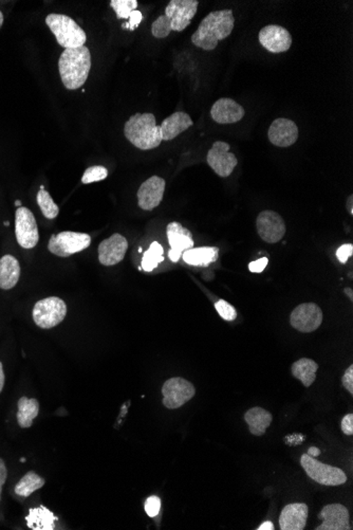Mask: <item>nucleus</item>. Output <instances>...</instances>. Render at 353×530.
<instances>
[{
    "mask_svg": "<svg viewBox=\"0 0 353 530\" xmlns=\"http://www.w3.org/2000/svg\"><path fill=\"white\" fill-rule=\"evenodd\" d=\"M194 125L192 118L186 112H174L161 123L162 140L170 141Z\"/></svg>",
    "mask_w": 353,
    "mask_h": 530,
    "instance_id": "22",
    "label": "nucleus"
},
{
    "mask_svg": "<svg viewBox=\"0 0 353 530\" xmlns=\"http://www.w3.org/2000/svg\"><path fill=\"white\" fill-rule=\"evenodd\" d=\"M166 234H167L168 243L172 248V250L168 252V257L174 263L179 261L180 257L186 251L194 247L192 233L186 228L182 227L181 224L176 221L168 224Z\"/></svg>",
    "mask_w": 353,
    "mask_h": 530,
    "instance_id": "15",
    "label": "nucleus"
},
{
    "mask_svg": "<svg viewBox=\"0 0 353 530\" xmlns=\"http://www.w3.org/2000/svg\"><path fill=\"white\" fill-rule=\"evenodd\" d=\"M111 8L115 10L119 20H128L132 11L138 8L136 0H111Z\"/></svg>",
    "mask_w": 353,
    "mask_h": 530,
    "instance_id": "32",
    "label": "nucleus"
},
{
    "mask_svg": "<svg viewBox=\"0 0 353 530\" xmlns=\"http://www.w3.org/2000/svg\"><path fill=\"white\" fill-rule=\"evenodd\" d=\"M4 24V14L3 12L0 11V28H1V26H3Z\"/></svg>",
    "mask_w": 353,
    "mask_h": 530,
    "instance_id": "47",
    "label": "nucleus"
},
{
    "mask_svg": "<svg viewBox=\"0 0 353 530\" xmlns=\"http://www.w3.org/2000/svg\"><path fill=\"white\" fill-rule=\"evenodd\" d=\"M20 278V266L12 255L0 259V289L10 290L18 284Z\"/></svg>",
    "mask_w": 353,
    "mask_h": 530,
    "instance_id": "23",
    "label": "nucleus"
},
{
    "mask_svg": "<svg viewBox=\"0 0 353 530\" xmlns=\"http://www.w3.org/2000/svg\"><path fill=\"white\" fill-rule=\"evenodd\" d=\"M5 226H10V224L8 221H5Z\"/></svg>",
    "mask_w": 353,
    "mask_h": 530,
    "instance_id": "50",
    "label": "nucleus"
},
{
    "mask_svg": "<svg viewBox=\"0 0 353 530\" xmlns=\"http://www.w3.org/2000/svg\"><path fill=\"white\" fill-rule=\"evenodd\" d=\"M319 519H323V523L316 530H348L349 511L342 504H330L323 507V510L319 515Z\"/></svg>",
    "mask_w": 353,
    "mask_h": 530,
    "instance_id": "20",
    "label": "nucleus"
},
{
    "mask_svg": "<svg viewBox=\"0 0 353 530\" xmlns=\"http://www.w3.org/2000/svg\"><path fill=\"white\" fill-rule=\"evenodd\" d=\"M342 383L345 389L350 394H353V366H349L342 378Z\"/></svg>",
    "mask_w": 353,
    "mask_h": 530,
    "instance_id": "38",
    "label": "nucleus"
},
{
    "mask_svg": "<svg viewBox=\"0 0 353 530\" xmlns=\"http://www.w3.org/2000/svg\"><path fill=\"white\" fill-rule=\"evenodd\" d=\"M260 45L271 53H283L291 48L292 37L289 31L278 25H269L259 31Z\"/></svg>",
    "mask_w": 353,
    "mask_h": 530,
    "instance_id": "14",
    "label": "nucleus"
},
{
    "mask_svg": "<svg viewBox=\"0 0 353 530\" xmlns=\"http://www.w3.org/2000/svg\"><path fill=\"white\" fill-rule=\"evenodd\" d=\"M258 235L268 244H276L285 236L287 228L283 217L274 211H264L256 219Z\"/></svg>",
    "mask_w": 353,
    "mask_h": 530,
    "instance_id": "13",
    "label": "nucleus"
},
{
    "mask_svg": "<svg viewBox=\"0 0 353 530\" xmlns=\"http://www.w3.org/2000/svg\"><path fill=\"white\" fill-rule=\"evenodd\" d=\"M307 454H308V455L312 456V458H316V456H319V454H321V450L317 449V448L312 447L308 450V453Z\"/></svg>",
    "mask_w": 353,
    "mask_h": 530,
    "instance_id": "44",
    "label": "nucleus"
},
{
    "mask_svg": "<svg viewBox=\"0 0 353 530\" xmlns=\"http://www.w3.org/2000/svg\"><path fill=\"white\" fill-rule=\"evenodd\" d=\"M342 431L345 435L353 434V415L348 414L342 418Z\"/></svg>",
    "mask_w": 353,
    "mask_h": 530,
    "instance_id": "40",
    "label": "nucleus"
},
{
    "mask_svg": "<svg viewBox=\"0 0 353 530\" xmlns=\"http://www.w3.org/2000/svg\"><path fill=\"white\" fill-rule=\"evenodd\" d=\"M4 385H5V373H4L3 363L0 362V393L3 392Z\"/></svg>",
    "mask_w": 353,
    "mask_h": 530,
    "instance_id": "42",
    "label": "nucleus"
},
{
    "mask_svg": "<svg viewBox=\"0 0 353 530\" xmlns=\"http://www.w3.org/2000/svg\"><path fill=\"white\" fill-rule=\"evenodd\" d=\"M91 244V238L86 233L65 231L50 238L48 250L56 257H68L85 250Z\"/></svg>",
    "mask_w": 353,
    "mask_h": 530,
    "instance_id": "8",
    "label": "nucleus"
},
{
    "mask_svg": "<svg viewBox=\"0 0 353 530\" xmlns=\"http://www.w3.org/2000/svg\"><path fill=\"white\" fill-rule=\"evenodd\" d=\"M352 244L342 245V246H340V248L338 249V251H336V257H338V261L342 264H346L349 257H352Z\"/></svg>",
    "mask_w": 353,
    "mask_h": 530,
    "instance_id": "36",
    "label": "nucleus"
},
{
    "mask_svg": "<svg viewBox=\"0 0 353 530\" xmlns=\"http://www.w3.org/2000/svg\"><path fill=\"white\" fill-rule=\"evenodd\" d=\"M18 422L20 428L28 429L39 413V403L37 399L22 397L18 400Z\"/></svg>",
    "mask_w": 353,
    "mask_h": 530,
    "instance_id": "27",
    "label": "nucleus"
},
{
    "mask_svg": "<svg viewBox=\"0 0 353 530\" xmlns=\"http://www.w3.org/2000/svg\"><path fill=\"white\" fill-rule=\"evenodd\" d=\"M258 530H273L274 529V525L271 522H264V524L257 528Z\"/></svg>",
    "mask_w": 353,
    "mask_h": 530,
    "instance_id": "43",
    "label": "nucleus"
},
{
    "mask_svg": "<svg viewBox=\"0 0 353 530\" xmlns=\"http://www.w3.org/2000/svg\"><path fill=\"white\" fill-rule=\"evenodd\" d=\"M184 261L188 265L207 266L214 263L218 257V249L212 247L190 249L184 253Z\"/></svg>",
    "mask_w": 353,
    "mask_h": 530,
    "instance_id": "28",
    "label": "nucleus"
},
{
    "mask_svg": "<svg viewBox=\"0 0 353 530\" xmlns=\"http://www.w3.org/2000/svg\"><path fill=\"white\" fill-rule=\"evenodd\" d=\"M245 108L233 98H222L212 106L211 116L219 124H232L243 120Z\"/></svg>",
    "mask_w": 353,
    "mask_h": 530,
    "instance_id": "19",
    "label": "nucleus"
},
{
    "mask_svg": "<svg viewBox=\"0 0 353 530\" xmlns=\"http://www.w3.org/2000/svg\"><path fill=\"white\" fill-rule=\"evenodd\" d=\"M126 139L139 150H149L161 144V127L155 124L153 114H136L130 117L124 127Z\"/></svg>",
    "mask_w": 353,
    "mask_h": 530,
    "instance_id": "4",
    "label": "nucleus"
},
{
    "mask_svg": "<svg viewBox=\"0 0 353 530\" xmlns=\"http://www.w3.org/2000/svg\"><path fill=\"white\" fill-rule=\"evenodd\" d=\"M323 322V311L315 303L298 305L290 316V324L298 332L309 334L315 332Z\"/></svg>",
    "mask_w": 353,
    "mask_h": 530,
    "instance_id": "11",
    "label": "nucleus"
},
{
    "mask_svg": "<svg viewBox=\"0 0 353 530\" xmlns=\"http://www.w3.org/2000/svg\"><path fill=\"white\" fill-rule=\"evenodd\" d=\"M127 249V240L121 234H113L98 246V261L103 266L117 265L123 261Z\"/></svg>",
    "mask_w": 353,
    "mask_h": 530,
    "instance_id": "17",
    "label": "nucleus"
},
{
    "mask_svg": "<svg viewBox=\"0 0 353 530\" xmlns=\"http://www.w3.org/2000/svg\"><path fill=\"white\" fill-rule=\"evenodd\" d=\"M198 0H172L165 14L151 25V33L155 39H165L172 31L181 32L188 28L198 10Z\"/></svg>",
    "mask_w": 353,
    "mask_h": 530,
    "instance_id": "2",
    "label": "nucleus"
},
{
    "mask_svg": "<svg viewBox=\"0 0 353 530\" xmlns=\"http://www.w3.org/2000/svg\"><path fill=\"white\" fill-rule=\"evenodd\" d=\"M300 464L309 477L323 486H340L346 483L347 477L342 469L323 464L316 458L304 454Z\"/></svg>",
    "mask_w": 353,
    "mask_h": 530,
    "instance_id": "7",
    "label": "nucleus"
},
{
    "mask_svg": "<svg viewBox=\"0 0 353 530\" xmlns=\"http://www.w3.org/2000/svg\"><path fill=\"white\" fill-rule=\"evenodd\" d=\"M28 517H26L27 525L32 530H53L54 523L58 517L53 515L47 507L39 506V508H31Z\"/></svg>",
    "mask_w": 353,
    "mask_h": 530,
    "instance_id": "25",
    "label": "nucleus"
},
{
    "mask_svg": "<svg viewBox=\"0 0 353 530\" xmlns=\"http://www.w3.org/2000/svg\"><path fill=\"white\" fill-rule=\"evenodd\" d=\"M32 314L34 323L39 328L50 330L64 321L67 305L60 297H46L35 304Z\"/></svg>",
    "mask_w": 353,
    "mask_h": 530,
    "instance_id": "6",
    "label": "nucleus"
},
{
    "mask_svg": "<svg viewBox=\"0 0 353 530\" xmlns=\"http://www.w3.org/2000/svg\"><path fill=\"white\" fill-rule=\"evenodd\" d=\"M235 26L232 10L211 12L203 18L196 32L193 34L192 43L205 51L216 49L219 41L230 37Z\"/></svg>",
    "mask_w": 353,
    "mask_h": 530,
    "instance_id": "1",
    "label": "nucleus"
},
{
    "mask_svg": "<svg viewBox=\"0 0 353 530\" xmlns=\"http://www.w3.org/2000/svg\"><path fill=\"white\" fill-rule=\"evenodd\" d=\"M162 394H163V400H162L163 406L168 410H176V408H181L194 397L196 389L194 384L186 379L174 377L164 383L162 387Z\"/></svg>",
    "mask_w": 353,
    "mask_h": 530,
    "instance_id": "9",
    "label": "nucleus"
},
{
    "mask_svg": "<svg viewBox=\"0 0 353 530\" xmlns=\"http://www.w3.org/2000/svg\"><path fill=\"white\" fill-rule=\"evenodd\" d=\"M269 259L267 257H262V259H257V261H252L249 265V270L253 273H260L266 269L268 266Z\"/></svg>",
    "mask_w": 353,
    "mask_h": 530,
    "instance_id": "39",
    "label": "nucleus"
},
{
    "mask_svg": "<svg viewBox=\"0 0 353 530\" xmlns=\"http://www.w3.org/2000/svg\"><path fill=\"white\" fill-rule=\"evenodd\" d=\"M268 137L273 146L289 148L297 141V125L289 119H276L269 129Z\"/></svg>",
    "mask_w": 353,
    "mask_h": 530,
    "instance_id": "18",
    "label": "nucleus"
},
{
    "mask_svg": "<svg viewBox=\"0 0 353 530\" xmlns=\"http://www.w3.org/2000/svg\"><path fill=\"white\" fill-rule=\"evenodd\" d=\"M308 513V506L304 503L287 505L279 515V527L281 530L304 529Z\"/></svg>",
    "mask_w": 353,
    "mask_h": 530,
    "instance_id": "21",
    "label": "nucleus"
},
{
    "mask_svg": "<svg viewBox=\"0 0 353 530\" xmlns=\"http://www.w3.org/2000/svg\"><path fill=\"white\" fill-rule=\"evenodd\" d=\"M15 205H16V207H22V201H20V200H16L15 201Z\"/></svg>",
    "mask_w": 353,
    "mask_h": 530,
    "instance_id": "48",
    "label": "nucleus"
},
{
    "mask_svg": "<svg viewBox=\"0 0 353 530\" xmlns=\"http://www.w3.org/2000/svg\"><path fill=\"white\" fill-rule=\"evenodd\" d=\"M60 79L69 90L81 88L87 81L91 69V54L86 46L65 49L58 60Z\"/></svg>",
    "mask_w": 353,
    "mask_h": 530,
    "instance_id": "3",
    "label": "nucleus"
},
{
    "mask_svg": "<svg viewBox=\"0 0 353 530\" xmlns=\"http://www.w3.org/2000/svg\"><path fill=\"white\" fill-rule=\"evenodd\" d=\"M345 293H346V295H348L349 299L352 301L353 299V293H352V289L348 288L345 289Z\"/></svg>",
    "mask_w": 353,
    "mask_h": 530,
    "instance_id": "46",
    "label": "nucleus"
},
{
    "mask_svg": "<svg viewBox=\"0 0 353 530\" xmlns=\"http://www.w3.org/2000/svg\"><path fill=\"white\" fill-rule=\"evenodd\" d=\"M15 234L18 244L24 249H32L39 240V228L34 215L27 207H18L15 214Z\"/></svg>",
    "mask_w": 353,
    "mask_h": 530,
    "instance_id": "10",
    "label": "nucleus"
},
{
    "mask_svg": "<svg viewBox=\"0 0 353 530\" xmlns=\"http://www.w3.org/2000/svg\"><path fill=\"white\" fill-rule=\"evenodd\" d=\"M8 477V469L5 462L0 458V500H1V492H3V486L5 485Z\"/></svg>",
    "mask_w": 353,
    "mask_h": 530,
    "instance_id": "41",
    "label": "nucleus"
},
{
    "mask_svg": "<svg viewBox=\"0 0 353 530\" xmlns=\"http://www.w3.org/2000/svg\"><path fill=\"white\" fill-rule=\"evenodd\" d=\"M108 176V169L102 165H94V167H88L82 177V182L84 184L92 183V182L102 181L106 179Z\"/></svg>",
    "mask_w": 353,
    "mask_h": 530,
    "instance_id": "33",
    "label": "nucleus"
},
{
    "mask_svg": "<svg viewBox=\"0 0 353 530\" xmlns=\"http://www.w3.org/2000/svg\"><path fill=\"white\" fill-rule=\"evenodd\" d=\"M165 190V180L153 176L141 184L138 190L139 207L144 211H153L159 207Z\"/></svg>",
    "mask_w": 353,
    "mask_h": 530,
    "instance_id": "16",
    "label": "nucleus"
},
{
    "mask_svg": "<svg viewBox=\"0 0 353 530\" xmlns=\"http://www.w3.org/2000/svg\"><path fill=\"white\" fill-rule=\"evenodd\" d=\"M143 15L142 13H141L140 11H138V10H134V11L131 12V14H130L129 22H128V24H124L123 28H128L130 29V30H134V29L136 28V27L140 25V22H142Z\"/></svg>",
    "mask_w": 353,
    "mask_h": 530,
    "instance_id": "37",
    "label": "nucleus"
},
{
    "mask_svg": "<svg viewBox=\"0 0 353 530\" xmlns=\"http://www.w3.org/2000/svg\"><path fill=\"white\" fill-rule=\"evenodd\" d=\"M319 370V366L316 362L308 358H302L292 364V375L294 378L302 381L304 387H309L313 384L316 379V372Z\"/></svg>",
    "mask_w": 353,
    "mask_h": 530,
    "instance_id": "26",
    "label": "nucleus"
},
{
    "mask_svg": "<svg viewBox=\"0 0 353 530\" xmlns=\"http://www.w3.org/2000/svg\"><path fill=\"white\" fill-rule=\"evenodd\" d=\"M46 24L56 37L58 45L65 49L83 47L87 41L85 31L75 20L63 14L52 13L46 18Z\"/></svg>",
    "mask_w": 353,
    "mask_h": 530,
    "instance_id": "5",
    "label": "nucleus"
},
{
    "mask_svg": "<svg viewBox=\"0 0 353 530\" xmlns=\"http://www.w3.org/2000/svg\"><path fill=\"white\" fill-rule=\"evenodd\" d=\"M347 209H348L349 213H350V215L353 214V196L352 195H350L348 198V201H347Z\"/></svg>",
    "mask_w": 353,
    "mask_h": 530,
    "instance_id": "45",
    "label": "nucleus"
},
{
    "mask_svg": "<svg viewBox=\"0 0 353 530\" xmlns=\"http://www.w3.org/2000/svg\"><path fill=\"white\" fill-rule=\"evenodd\" d=\"M230 144L216 141L207 153V161L212 169L220 177H229L238 164L236 156L230 153Z\"/></svg>",
    "mask_w": 353,
    "mask_h": 530,
    "instance_id": "12",
    "label": "nucleus"
},
{
    "mask_svg": "<svg viewBox=\"0 0 353 530\" xmlns=\"http://www.w3.org/2000/svg\"><path fill=\"white\" fill-rule=\"evenodd\" d=\"M37 205L41 207L44 216L48 219H54L60 213V207L54 202L51 195L45 190L41 188L37 193Z\"/></svg>",
    "mask_w": 353,
    "mask_h": 530,
    "instance_id": "30",
    "label": "nucleus"
},
{
    "mask_svg": "<svg viewBox=\"0 0 353 530\" xmlns=\"http://www.w3.org/2000/svg\"><path fill=\"white\" fill-rule=\"evenodd\" d=\"M161 509V500L158 496H151L145 502V511L150 517H157Z\"/></svg>",
    "mask_w": 353,
    "mask_h": 530,
    "instance_id": "35",
    "label": "nucleus"
},
{
    "mask_svg": "<svg viewBox=\"0 0 353 530\" xmlns=\"http://www.w3.org/2000/svg\"><path fill=\"white\" fill-rule=\"evenodd\" d=\"M215 308L219 316H222V319L226 320V321L231 322L236 320V309L231 304H229L228 302L224 301V299H219L215 304Z\"/></svg>",
    "mask_w": 353,
    "mask_h": 530,
    "instance_id": "34",
    "label": "nucleus"
},
{
    "mask_svg": "<svg viewBox=\"0 0 353 530\" xmlns=\"http://www.w3.org/2000/svg\"><path fill=\"white\" fill-rule=\"evenodd\" d=\"M45 486V479L39 477L34 471H29L16 484L15 493L23 498H29L33 492L41 489Z\"/></svg>",
    "mask_w": 353,
    "mask_h": 530,
    "instance_id": "29",
    "label": "nucleus"
},
{
    "mask_svg": "<svg viewBox=\"0 0 353 530\" xmlns=\"http://www.w3.org/2000/svg\"><path fill=\"white\" fill-rule=\"evenodd\" d=\"M163 252L161 245L158 244L157 242L153 243L143 257L142 268L144 271L150 272L155 269L159 263L164 261Z\"/></svg>",
    "mask_w": 353,
    "mask_h": 530,
    "instance_id": "31",
    "label": "nucleus"
},
{
    "mask_svg": "<svg viewBox=\"0 0 353 530\" xmlns=\"http://www.w3.org/2000/svg\"><path fill=\"white\" fill-rule=\"evenodd\" d=\"M245 422L249 425L250 432L255 437H262L270 427L273 417L270 412L262 408H252L245 414Z\"/></svg>",
    "mask_w": 353,
    "mask_h": 530,
    "instance_id": "24",
    "label": "nucleus"
},
{
    "mask_svg": "<svg viewBox=\"0 0 353 530\" xmlns=\"http://www.w3.org/2000/svg\"><path fill=\"white\" fill-rule=\"evenodd\" d=\"M20 462L22 463L26 462V458H23L22 460H20Z\"/></svg>",
    "mask_w": 353,
    "mask_h": 530,
    "instance_id": "49",
    "label": "nucleus"
}]
</instances>
